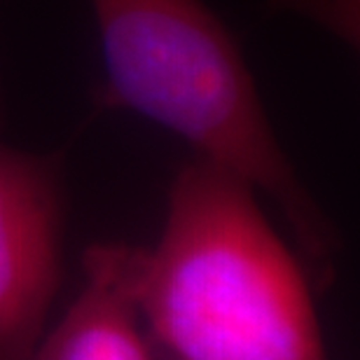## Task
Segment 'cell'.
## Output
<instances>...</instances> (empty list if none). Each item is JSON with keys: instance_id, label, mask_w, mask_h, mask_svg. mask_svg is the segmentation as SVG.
<instances>
[{"instance_id": "obj_4", "label": "cell", "mask_w": 360, "mask_h": 360, "mask_svg": "<svg viewBox=\"0 0 360 360\" xmlns=\"http://www.w3.org/2000/svg\"><path fill=\"white\" fill-rule=\"evenodd\" d=\"M143 248L94 243L84 283L61 321L42 335L33 360H157L139 311Z\"/></svg>"}, {"instance_id": "obj_3", "label": "cell", "mask_w": 360, "mask_h": 360, "mask_svg": "<svg viewBox=\"0 0 360 360\" xmlns=\"http://www.w3.org/2000/svg\"><path fill=\"white\" fill-rule=\"evenodd\" d=\"M63 167L0 143V360H33L63 278Z\"/></svg>"}, {"instance_id": "obj_1", "label": "cell", "mask_w": 360, "mask_h": 360, "mask_svg": "<svg viewBox=\"0 0 360 360\" xmlns=\"http://www.w3.org/2000/svg\"><path fill=\"white\" fill-rule=\"evenodd\" d=\"M139 311L157 360H328L307 264L246 180L197 157L143 248Z\"/></svg>"}, {"instance_id": "obj_2", "label": "cell", "mask_w": 360, "mask_h": 360, "mask_svg": "<svg viewBox=\"0 0 360 360\" xmlns=\"http://www.w3.org/2000/svg\"><path fill=\"white\" fill-rule=\"evenodd\" d=\"M103 47V103L178 134L197 157L264 192L326 283L340 234L274 134L239 42L201 0H91Z\"/></svg>"}]
</instances>
